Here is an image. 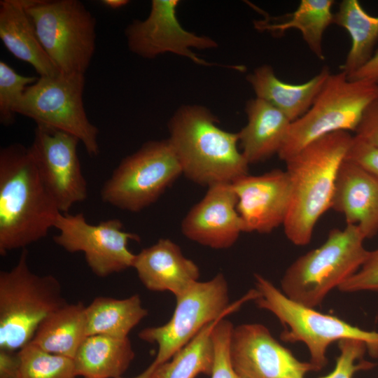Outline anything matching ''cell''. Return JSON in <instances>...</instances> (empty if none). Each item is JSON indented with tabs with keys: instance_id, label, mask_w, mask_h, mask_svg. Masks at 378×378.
Segmentation results:
<instances>
[{
	"instance_id": "1",
	"label": "cell",
	"mask_w": 378,
	"mask_h": 378,
	"mask_svg": "<svg viewBox=\"0 0 378 378\" xmlns=\"http://www.w3.org/2000/svg\"><path fill=\"white\" fill-rule=\"evenodd\" d=\"M60 211L46 188L29 148L0 150V254L45 237ZM62 213V212H61Z\"/></svg>"
},
{
	"instance_id": "2",
	"label": "cell",
	"mask_w": 378,
	"mask_h": 378,
	"mask_svg": "<svg viewBox=\"0 0 378 378\" xmlns=\"http://www.w3.org/2000/svg\"><path fill=\"white\" fill-rule=\"evenodd\" d=\"M352 139L348 132L330 133L285 162L291 199L283 226L293 244H308L318 220L331 207L338 172Z\"/></svg>"
},
{
	"instance_id": "3",
	"label": "cell",
	"mask_w": 378,
	"mask_h": 378,
	"mask_svg": "<svg viewBox=\"0 0 378 378\" xmlns=\"http://www.w3.org/2000/svg\"><path fill=\"white\" fill-rule=\"evenodd\" d=\"M208 109L200 106L179 108L169 123V141L189 180L208 187L232 183L248 174V163L238 148L237 133L220 128Z\"/></svg>"
},
{
	"instance_id": "4",
	"label": "cell",
	"mask_w": 378,
	"mask_h": 378,
	"mask_svg": "<svg viewBox=\"0 0 378 378\" xmlns=\"http://www.w3.org/2000/svg\"><path fill=\"white\" fill-rule=\"evenodd\" d=\"M365 237L356 225L332 229L318 247L298 258L286 270L282 293L293 301L316 309L364 263L370 251Z\"/></svg>"
},
{
	"instance_id": "5",
	"label": "cell",
	"mask_w": 378,
	"mask_h": 378,
	"mask_svg": "<svg viewBox=\"0 0 378 378\" xmlns=\"http://www.w3.org/2000/svg\"><path fill=\"white\" fill-rule=\"evenodd\" d=\"M258 296V307L273 314L284 327L281 339L286 342H302L309 353L316 372L328 364V346L335 342L351 339L363 341L367 352L378 358V332L363 330L330 314L321 313L286 297L270 281L254 274Z\"/></svg>"
},
{
	"instance_id": "6",
	"label": "cell",
	"mask_w": 378,
	"mask_h": 378,
	"mask_svg": "<svg viewBox=\"0 0 378 378\" xmlns=\"http://www.w3.org/2000/svg\"><path fill=\"white\" fill-rule=\"evenodd\" d=\"M66 303L59 280L52 274L34 273L23 248L17 264L0 272V349H22L39 324Z\"/></svg>"
},
{
	"instance_id": "7",
	"label": "cell",
	"mask_w": 378,
	"mask_h": 378,
	"mask_svg": "<svg viewBox=\"0 0 378 378\" xmlns=\"http://www.w3.org/2000/svg\"><path fill=\"white\" fill-rule=\"evenodd\" d=\"M378 97V85L330 74L307 112L291 122L278 153L286 162L315 140L330 133L355 132L368 106Z\"/></svg>"
},
{
	"instance_id": "8",
	"label": "cell",
	"mask_w": 378,
	"mask_h": 378,
	"mask_svg": "<svg viewBox=\"0 0 378 378\" xmlns=\"http://www.w3.org/2000/svg\"><path fill=\"white\" fill-rule=\"evenodd\" d=\"M38 38L63 74H83L95 50L96 20L78 0H24Z\"/></svg>"
},
{
	"instance_id": "9",
	"label": "cell",
	"mask_w": 378,
	"mask_h": 378,
	"mask_svg": "<svg viewBox=\"0 0 378 378\" xmlns=\"http://www.w3.org/2000/svg\"><path fill=\"white\" fill-rule=\"evenodd\" d=\"M258 295L255 288L234 304L230 303L227 281L218 273L206 281H197L176 298V307L164 325L141 330L139 337L156 344L158 353L152 363L156 366L168 362L208 324L237 310L246 301Z\"/></svg>"
},
{
	"instance_id": "10",
	"label": "cell",
	"mask_w": 378,
	"mask_h": 378,
	"mask_svg": "<svg viewBox=\"0 0 378 378\" xmlns=\"http://www.w3.org/2000/svg\"><path fill=\"white\" fill-rule=\"evenodd\" d=\"M181 174L168 139L148 141L122 160L104 183L102 200L118 209L139 212L156 202Z\"/></svg>"
},
{
	"instance_id": "11",
	"label": "cell",
	"mask_w": 378,
	"mask_h": 378,
	"mask_svg": "<svg viewBox=\"0 0 378 378\" xmlns=\"http://www.w3.org/2000/svg\"><path fill=\"white\" fill-rule=\"evenodd\" d=\"M84 86L83 74L59 72L51 76H39L27 87L15 112L32 119L36 125L76 136L88 155L96 157L99 154V130L85 113Z\"/></svg>"
},
{
	"instance_id": "12",
	"label": "cell",
	"mask_w": 378,
	"mask_h": 378,
	"mask_svg": "<svg viewBox=\"0 0 378 378\" xmlns=\"http://www.w3.org/2000/svg\"><path fill=\"white\" fill-rule=\"evenodd\" d=\"M55 227L59 233L54 241L69 253L82 251L91 271L106 277L132 267L135 254L128 248L130 241L140 240L139 235L123 230L118 219L88 223L83 213H59Z\"/></svg>"
},
{
	"instance_id": "13",
	"label": "cell",
	"mask_w": 378,
	"mask_h": 378,
	"mask_svg": "<svg viewBox=\"0 0 378 378\" xmlns=\"http://www.w3.org/2000/svg\"><path fill=\"white\" fill-rule=\"evenodd\" d=\"M79 142L66 132L36 125L29 147L46 188L63 214L88 197L87 181L78 155Z\"/></svg>"
},
{
	"instance_id": "14",
	"label": "cell",
	"mask_w": 378,
	"mask_h": 378,
	"mask_svg": "<svg viewBox=\"0 0 378 378\" xmlns=\"http://www.w3.org/2000/svg\"><path fill=\"white\" fill-rule=\"evenodd\" d=\"M230 358L241 378H304L316 372L310 362L298 359L260 323L233 327Z\"/></svg>"
},
{
	"instance_id": "15",
	"label": "cell",
	"mask_w": 378,
	"mask_h": 378,
	"mask_svg": "<svg viewBox=\"0 0 378 378\" xmlns=\"http://www.w3.org/2000/svg\"><path fill=\"white\" fill-rule=\"evenodd\" d=\"M176 0H153L149 15L144 20H134L125 29L130 50L144 58L172 52L186 57L198 64H210L197 57L191 48L209 49L216 41L200 36L183 28L176 17Z\"/></svg>"
},
{
	"instance_id": "16",
	"label": "cell",
	"mask_w": 378,
	"mask_h": 378,
	"mask_svg": "<svg viewBox=\"0 0 378 378\" xmlns=\"http://www.w3.org/2000/svg\"><path fill=\"white\" fill-rule=\"evenodd\" d=\"M232 185L244 232L268 234L284 225L291 199L286 170L276 169L256 176L248 174Z\"/></svg>"
},
{
	"instance_id": "17",
	"label": "cell",
	"mask_w": 378,
	"mask_h": 378,
	"mask_svg": "<svg viewBox=\"0 0 378 378\" xmlns=\"http://www.w3.org/2000/svg\"><path fill=\"white\" fill-rule=\"evenodd\" d=\"M237 204L232 183L208 187L204 197L183 218L182 233L190 240L214 249L231 247L244 232Z\"/></svg>"
},
{
	"instance_id": "18",
	"label": "cell",
	"mask_w": 378,
	"mask_h": 378,
	"mask_svg": "<svg viewBox=\"0 0 378 378\" xmlns=\"http://www.w3.org/2000/svg\"><path fill=\"white\" fill-rule=\"evenodd\" d=\"M138 277L149 290L169 291L175 297L199 281L198 266L186 258L169 239H160L135 254L133 262Z\"/></svg>"
},
{
	"instance_id": "19",
	"label": "cell",
	"mask_w": 378,
	"mask_h": 378,
	"mask_svg": "<svg viewBox=\"0 0 378 378\" xmlns=\"http://www.w3.org/2000/svg\"><path fill=\"white\" fill-rule=\"evenodd\" d=\"M330 208L344 215L346 225L357 226L366 239L373 237L378 232V179L344 159Z\"/></svg>"
},
{
	"instance_id": "20",
	"label": "cell",
	"mask_w": 378,
	"mask_h": 378,
	"mask_svg": "<svg viewBox=\"0 0 378 378\" xmlns=\"http://www.w3.org/2000/svg\"><path fill=\"white\" fill-rule=\"evenodd\" d=\"M247 124L239 132L241 153L248 164L279 153L288 136L291 122L265 101L255 98L246 104Z\"/></svg>"
},
{
	"instance_id": "21",
	"label": "cell",
	"mask_w": 378,
	"mask_h": 378,
	"mask_svg": "<svg viewBox=\"0 0 378 378\" xmlns=\"http://www.w3.org/2000/svg\"><path fill=\"white\" fill-rule=\"evenodd\" d=\"M330 74L326 66L307 82L292 84L278 78L270 66L262 65L250 74L247 80L256 97L275 107L292 122L310 108Z\"/></svg>"
},
{
	"instance_id": "22",
	"label": "cell",
	"mask_w": 378,
	"mask_h": 378,
	"mask_svg": "<svg viewBox=\"0 0 378 378\" xmlns=\"http://www.w3.org/2000/svg\"><path fill=\"white\" fill-rule=\"evenodd\" d=\"M0 38L14 57L31 65L39 76L59 73L38 38L24 0L0 1Z\"/></svg>"
},
{
	"instance_id": "23",
	"label": "cell",
	"mask_w": 378,
	"mask_h": 378,
	"mask_svg": "<svg viewBox=\"0 0 378 378\" xmlns=\"http://www.w3.org/2000/svg\"><path fill=\"white\" fill-rule=\"evenodd\" d=\"M134 358L129 338L104 335L88 336L74 358L77 376L84 378H118Z\"/></svg>"
},
{
	"instance_id": "24",
	"label": "cell",
	"mask_w": 378,
	"mask_h": 378,
	"mask_svg": "<svg viewBox=\"0 0 378 378\" xmlns=\"http://www.w3.org/2000/svg\"><path fill=\"white\" fill-rule=\"evenodd\" d=\"M88 337L85 306L66 303L38 326L31 342L44 351L74 358Z\"/></svg>"
},
{
	"instance_id": "25",
	"label": "cell",
	"mask_w": 378,
	"mask_h": 378,
	"mask_svg": "<svg viewBox=\"0 0 378 378\" xmlns=\"http://www.w3.org/2000/svg\"><path fill=\"white\" fill-rule=\"evenodd\" d=\"M139 295L125 299L98 296L85 307L87 334L127 338L147 315Z\"/></svg>"
},
{
	"instance_id": "26",
	"label": "cell",
	"mask_w": 378,
	"mask_h": 378,
	"mask_svg": "<svg viewBox=\"0 0 378 378\" xmlns=\"http://www.w3.org/2000/svg\"><path fill=\"white\" fill-rule=\"evenodd\" d=\"M333 23L346 29L351 39L350 50L340 66L348 77L373 55L378 41V16L367 13L358 0H343L334 13Z\"/></svg>"
},
{
	"instance_id": "27",
	"label": "cell",
	"mask_w": 378,
	"mask_h": 378,
	"mask_svg": "<svg viewBox=\"0 0 378 378\" xmlns=\"http://www.w3.org/2000/svg\"><path fill=\"white\" fill-rule=\"evenodd\" d=\"M332 0H301L298 8L279 23L260 22L257 27L273 33H284L289 29H298L305 43L316 56L323 60L324 31L333 24Z\"/></svg>"
},
{
	"instance_id": "28",
	"label": "cell",
	"mask_w": 378,
	"mask_h": 378,
	"mask_svg": "<svg viewBox=\"0 0 378 378\" xmlns=\"http://www.w3.org/2000/svg\"><path fill=\"white\" fill-rule=\"evenodd\" d=\"M219 320L206 326L168 362L158 365L160 377L195 378L200 374L211 376L215 359L212 330Z\"/></svg>"
},
{
	"instance_id": "29",
	"label": "cell",
	"mask_w": 378,
	"mask_h": 378,
	"mask_svg": "<svg viewBox=\"0 0 378 378\" xmlns=\"http://www.w3.org/2000/svg\"><path fill=\"white\" fill-rule=\"evenodd\" d=\"M20 378H75L74 358L51 354L29 342L18 351Z\"/></svg>"
},
{
	"instance_id": "30",
	"label": "cell",
	"mask_w": 378,
	"mask_h": 378,
	"mask_svg": "<svg viewBox=\"0 0 378 378\" xmlns=\"http://www.w3.org/2000/svg\"><path fill=\"white\" fill-rule=\"evenodd\" d=\"M38 78L19 74L5 62H0V122L3 125L14 122L19 102Z\"/></svg>"
},
{
	"instance_id": "31",
	"label": "cell",
	"mask_w": 378,
	"mask_h": 378,
	"mask_svg": "<svg viewBox=\"0 0 378 378\" xmlns=\"http://www.w3.org/2000/svg\"><path fill=\"white\" fill-rule=\"evenodd\" d=\"M340 354L336 358L333 370L321 378H353L361 370H370L374 363L364 360L367 346L358 340H342L337 342Z\"/></svg>"
},
{
	"instance_id": "32",
	"label": "cell",
	"mask_w": 378,
	"mask_h": 378,
	"mask_svg": "<svg viewBox=\"0 0 378 378\" xmlns=\"http://www.w3.org/2000/svg\"><path fill=\"white\" fill-rule=\"evenodd\" d=\"M233 327L230 321L223 318L213 328L215 359L211 378H241L234 371L230 358V340Z\"/></svg>"
},
{
	"instance_id": "33",
	"label": "cell",
	"mask_w": 378,
	"mask_h": 378,
	"mask_svg": "<svg viewBox=\"0 0 378 378\" xmlns=\"http://www.w3.org/2000/svg\"><path fill=\"white\" fill-rule=\"evenodd\" d=\"M337 289L344 293L378 292V248L370 251L359 270Z\"/></svg>"
},
{
	"instance_id": "34",
	"label": "cell",
	"mask_w": 378,
	"mask_h": 378,
	"mask_svg": "<svg viewBox=\"0 0 378 378\" xmlns=\"http://www.w3.org/2000/svg\"><path fill=\"white\" fill-rule=\"evenodd\" d=\"M345 159L360 166L378 179V147L353 136Z\"/></svg>"
},
{
	"instance_id": "35",
	"label": "cell",
	"mask_w": 378,
	"mask_h": 378,
	"mask_svg": "<svg viewBox=\"0 0 378 378\" xmlns=\"http://www.w3.org/2000/svg\"><path fill=\"white\" fill-rule=\"evenodd\" d=\"M354 133L356 138L378 147V97L365 110Z\"/></svg>"
},
{
	"instance_id": "36",
	"label": "cell",
	"mask_w": 378,
	"mask_h": 378,
	"mask_svg": "<svg viewBox=\"0 0 378 378\" xmlns=\"http://www.w3.org/2000/svg\"><path fill=\"white\" fill-rule=\"evenodd\" d=\"M0 378H20L18 351L0 349Z\"/></svg>"
},
{
	"instance_id": "37",
	"label": "cell",
	"mask_w": 378,
	"mask_h": 378,
	"mask_svg": "<svg viewBox=\"0 0 378 378\" xmlns=\"http://www.w3.org/2000/svg\"><path fill=\"white\" fill-rule=\"evenodd\" d=\"M350 80H364L378 85V50L370 60L355 73L348 76Z\"/></svg>"
},
{
	"instance_id": "38",
	"label": "cell",
	"mask_w": 378,
	"mask_h": 378,
	"mask_svg": "<svg viewBox=\"0 0 378 378\" xmlns=\"http://www.w3.org/2000/svg\"><path fill=\"white\" fill-rule=\"evenodd\" d=\"M122 378V377H118ZM133 378H161L159 372V366L151 363L143 372Z\"/></svg>"
},
{
	"instance_id": "39",
	"label": "cell",
	"mask_w": 378,
	"mask_h": 378,
	"mask_svg": "<svg viewBox=\"0 0 378 378\" xmlns=\"http://www.w3.org/2000/svg\"><path fill=\"white\" fill-rule=\"evenodd\" d=\"M103 4L108 7L111 8H118L122 6H124L128 3V1L126 0H104L102 1Z\"/></svg>"
}]
</instances>
